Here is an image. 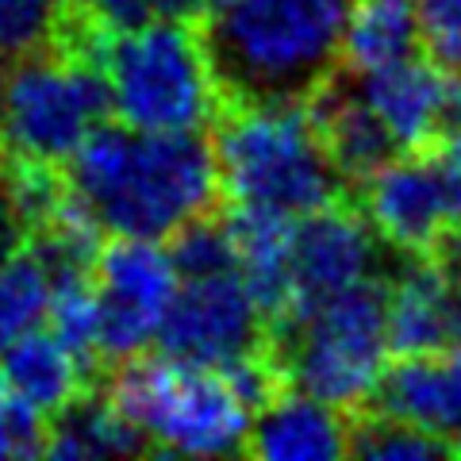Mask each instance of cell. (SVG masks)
<instances>
[{
  "label": "cell",
  "mask_w": 461,
  "mask_h": 461,
  "mask_svg": "<svg viewBox=\"0 0 461 461\" xmlns=\"http://www.w3.org/2000/svg\"><path fill=\"white\" fill-rule=\"evenodd\" d=\"M47 438V420L35 415L27 403H20L0 381V457H32L42 454Z\"/></svg>",
  "instance_id": "24"
},
{
  "label": "cell",
  "mask_w": 461,
  "mask_h": 461,
  "mask_svg": "<svg viewBox=\"0 0 461 461\" xmlns=\"http://www.w3.org/2000/svg\"><path fill=\"white\" fill-rule=\"evenodd\" d=\"M69 0H0V58L58 47L69 35Z\"/></svg>",
  "instance_id": "21"
},
{
  "label": "cell",
  "mask_w": 461,
  "mask_h": 461,
  "mask_svg": "<svg viewBox=\"0 0 461 461\" xmlns=\"http://www.w3.org/2000/svg\"><path fill=\"white\" fill-rule=\"evenodd\" d=\"M108 396L135 427L142 450L177 457H227L247 450L254 408L223 369L169 354H139L120 362Z\"/></svg>",
  "instance_id": "5"
},
{
  "label": "cell",
  "mask_w": 461,
  "mask_h": 461,
  "mask_svg": "<svg viewBox=\"0 0 461 461\" xmlns=\"http://www.w3.org/2000/svg\"><path fill=\"white\" fill-rule=\"evenodd\" d=\"M411 54H420L411 0H350L339 50V62H346L350 74H369Z\"/></svg>",
  "instance_id": "19"
},
{
  "label": "cell",
  "mask_w": 461,
  "mask_h": 461,
  "mask_svg": "<svg viewBox=\"0 0 461 461\" xmlns=\"http://www.w3.org/2000/svg\"><path fill=\"white\" fill-rule=\"evenodd\" d=\"M377 273H381V239L373 235V227L366 223L362 212H350L330 200V204L300 215L288 227L293 304H288L285 315H293L296 308L312 304V300L335 296L342 288L377 281Z\"/></svg>",
  "instance_id": "11"
},
{
  "label": "cell",
  "mask_w": 461,
  "mask_h": 461,
  "mask_svg": "<svg viewBox=\"0 0 461 461\" xmlns=\"http://www.w3.org/2000/svg\"><path fill=\"white\" fill-rule=\"evenodd\" d=\"M373 408L461 454V342L388 362Z\"/></svg>",
  "instance_id": "14"
},
{
  "label": "cell",
  "mask_w": 461,
  "mask_h": 461,
  "mask_svg": "<svg viewBox=\"0 0 461 461\" xmlns=\"http://www.w3.org/2000/svg\"><path fill=\"white\" fill-rule=\"evenodd\" d=\"M396 150H423L461 123V74L411 54L369 74H346Z\"/></svg>",
  "instance_id": "12"
},
{
  "label": "cell",
  "mask_w": 461,
  "mask_h": 461,
  "mask_svg": "<svg viewBox=\"0 0 461 461\" xmlns=\"http://www.w3.org/2000/svg\"><path fill=\"white\" fill-rule=\"evenodd\" d=\"M0 381L20 403L50 420L54 411H62L69 400L85 393L89 362L47 327H39L0 350Z\"/></svg>",
  "instance_id": "17"
},
{
  "label": "cell",
  "mask_w": 461,
  "mask_h": 461,
  "mask_svg": "<svg viewBox=\"0 0 461 461\" xmlns=\"http://www.w3.org/2000/svg\"><path fill=\"white\" fill-rule=\"evenodd\" d=\"M350 0H212L208 50L230 96H308L339 66Z\"/></svg>",
  "instance_id": "4"
},
{
  "label": "cell",
  "mask_w": 461,
  "mask_h": 461,
  "mask_svg": "<svg viewBox=\"0 0 461 461\" xmlns=\"http://www.w3.org/2000/svg\"><path fill=\"white\" fill-rule=\"evenodd\" d=\"M269 320L239 269L185 273L158 330V350L208 369H230L266 354Z\"/></svg>",
  "instance_id": "8"
},
{
  "label": "cell",
  "mask_w": 461,
  "mask_h": 461,
  "mask_svg": "<svg viewBox=\"0 0 461 461\" xmlns=\"http://www.w3.org/2000/svg\"><path fill=\"white\" fill-rule=\"evenodd\" d=\"M54 273L39 247H20L0 262V350L32 330L47 327Z\"/></svg>",
  "instance_id": "20"
},
{
  "label": "cell",
  "mask_w": 461,
  "mask_h": 461,
  "mask_svg": "<svg viewBox=\"0 0 461 461\" xmlns=\"http://www.w3.org/2000/svg\"><path fill=\"white\" fill-rule=\"evenodd\" d=\"M435 158H438V166H442L446 181H450V189H454V196H457V208H461V123L450 127V131L438 139Z\"/></svg>",
  "instance_id": "26"
},
{
  "label": "cell",
  "mask_w": 461,
  "mask_h": 461,
  "mask_svg": "<svg viewBox=\"0 0 461 461\" xmlns=\"http://www.w3.org/2000/svg\"><path fill=\"white\" fill-rule=\"evenodd\" d=\"M177 262L162 239H112L96 250L93 285L100 304V357L131 362L158 342L177 293Z\"/></svg>",
  "instance_id": "9"
},
{
  "label": "cell",
  "mask_w": 461,
  "mask_h": 461,
  "mask_svg": "<svg viewBox=\"0 0 461 461\" xmlns=\"http://www.w3.org/2000/svg\"><path fill=\"white\" fill-rule=\"evenodd\" d=\"M100 123H108L104 81L74 42L62 39L0 69V131L16 162L62 169Z\"/></svg>",
  "instance_id": "7"
},
{
  "label": "cell",
  "mask_w": 461,
  "mask_h": 461,
  "mask_svg": "<svg viewBox=\"0 0 461 461\" xmlns=\"http://www.w3.org/2000/svg\"><path fill=\"white\" fill-rule=\"evenodd\" d=\"M100 69L108 93V120L142 131H193L204 135L223 104L204 32L193 20L147 16L139 23L96 32L77 20V35H66Z\"/></svg>",
  "instance_id": "2"
},
{
  "label": "cell",
  "mask_w": 461,
  "mask_h": 461,
  "mask_svg": "<svg viewBox=\"0 0 461 461\" xmlns=\"http://www.w3.org/2000/svg\"><path fill=\"white\" fill-rule=\"evenodd\" d=\"M247 450L269 461H335L350 454V420L312 393L273 388L250 415Z\"/></svg>",
  "instance_id": "15"
},
{
  "label": "cell",
  "mask_w": 461,
  "mask_h": 461,
  "mask_svg": "<svg viewBox=\"0 0 461 461\" xmlns=\"http://www.w3.org/2000/svg\"><path fill=\"white\" fill-rule=\"evenodd\" d=\"M23 223H20V215H16V208H12V196H8V189H5V181H0V262L12 254L23 242Z\"/></svg>",
  "instance_id": "27"
},
{
  "label": "cell",
  "mask_w": 461,
  "mask_h": 461,
  "mask_svg": "<svg viewBox=\"0 0 461 461\" xmlns=\"http://www.w3.org/2000/svg\"><path fill=\"white\" fill-rule=\"evenodd\" d=\"M66 189L100 235L166 242L212 212L220 181L204 135L100 123L66 162Z\"/></svg>",
  "instance_id": "1"
},
{
  "label": "cell",
  "mask_w": 461,
  "mask_h": 461,
  "mask_svg": "<svg viewBox=\"0 0 461 461\" xmlns=\"http://www.w3.org/2000/svg\"><path fill=\"white\" fill-rule=\"evenodd\" d=\"M384 330L393 354H423L461 342V269L408 254L381 281Z\"/></svg>",
  "instance_id": "13"
},
{
  "label": "cell",
  "mask_w": 461,
  "mask_h": 461,
  "mask_svg": "<svg viewBox=\"0 0 461 461\" xmlns=\"http://www.w3.org/2000/svg\"><path fill=\"white\" fill-rule=\"evenodd\" d=\"M308 96H312L308 112L315 120V131H320L330 166L339 169L342 181H362L377 166H384L393 154H400L396 142L388 139V131L381 127V120L369 112L366 100L357 96L350 77L330 74L323 85H315Z\"/></svg>",
  "instance_id": "16"
},
{
  "label": "cell",
  "mask_w": 461,
  "mask_h": 461,
  "mask_svg": "<svg viewBox=\"0 0 461 461\" xmlns=\"http://www.w3.org/2000/svg\"><path fill=\"white\" fill-rule=\"evenodd\" d=\"M0 69H5V58H0Z\"/></svg>",
  "instance_id": "31"
},
{
  "label": "cell",
  "mask_w": 461,
  "mask_h": 461,
  "mask_svg": "<svg viewBox=\"0 0 461 461\" xmlns=\"http://www.w3.org/2000/svg\"><path fill=\"white\" fill-rule=\"evenodd\" d=\"M442 247H446V262H450L454 269H461V215L450 223V230L442 235Z\"/></svg>",
  "instance_id": "29"
},
{
  "label": "cell",
  "mask_w": 461,
  "mask_h": 461,
  "mask_svg": "<svg viewBox=\"0 0 461 461\" xmlns=\"http://www.w3.org/2000/svg\"><path fill=\"white\" fill-rule=\"evenodd\" d=\"M142 442L127 415L115 408L112 396L81 393L47 420V438L42 454L62 461H100V457H123L139 454Z\"/></svg>",
  "instance_id": "18"
},
{
  "label": "cell",
  "mask_w": 461,
  "mask_h": 461,
  "mask_svg": "<svg viewBox=\"0 0 461 461\" xmlns=\"http://www.w3.org/2000/svg\"><path fill=\"white\" fill-rule=\"evenodd\" d=\"M150 16H177V20H193L204 12L208 0H147Z\"/></svg>",
  "instance_id": "28"
},
{
  "label": "cell",
  "mask_w": 461,
  "mask_h": 461,
  "mask_svg": "<svg viewBox=\"0 0 461 461\" xmlns=\"http://www.w3.org/2000/svg\"><path fill=\"white\" fill-rule=\"evenodd\" d=\"M273 335H277V373H285L300 393L320 396L342 411L373 400L393 357L381 281L312 300L285 315Z\"/></svg>",
  "instance_id": "6"
},
{
  "label": "cell",
  "mask_w": 461,
  "mask_h": 461,
  "mask_svg": "<svg viewBox=\"0 0 461 461\" xmlns=\"http://www.w3.org/2000/svg\"><path fill=\"white\" fill-rule=\"evenodd\" d=\"M362 185V215L381 247L408 254L435 250L461 215L457 196L435 154L403 150L377 166Z\"/></svg>",
  "instance_id": "10"
},
{
  "label": "cell",
  "mask_w": 461,
  "mask_h": 461,
  "mask_svg": "<svg viewBox=\"0 0 461 461\" xmlns=\"http://www.w3.org/2000/svg\"><path fill=\"white\" fill-rule=\"evenodd\" d=\"M5 154H8V150H5V131H0V162H5Z\"/></svg>",
  "instance_id": "30"
},
{
  "label": "cell",
  "mask_w": 461,
  "mask_h": 461,
  "mask_svg": "<svg viewBox=\"0 0 461 461\" xmlns=\"http://www.w3.org/2000/svg\"><path fill=\"white\" fill-rule=\"evenodd\" d=\"M350 454L366 461H430V457H450L454 450L442 446L438 438L423 435V430L377 411V420L350 427Z\"/></svg>",
  "instance_id": "22"
},
{
  "label": "cell",
  "mask_w": 461,
  "mask_h": 461,
  "mask_svg": "<svg viewBox=\"0 0 461 461\" xmlns=\"http://www.w3.org/2000/svg\"><path fill=\"white\" fill-rule=\"evenodd\" d=\"M411 8L427 58L461 74V0H411Z\"/></svg>",
  "instance_id": "23"
},
{
  "label": "cell",
  "mask_w": 461,
  "mask_h": 461,
  "mask_svg": "<svg viewBox=\"0 0 461 461\" xmlns=\"http://www.w3.org/2000/svg\"><path fill=\"white\" fill-rule=\"evenodd\" d=\"M208 5H212V0H208Z\"/></svg>",
  "instance_id": "32"
},
{
  "label": "cell",
  "mask_w": 461,
  "mask_h": 461,
  "mask_svg": "<svg viewBox=\"0 0 461 461\" xmlns=\"http://www.w3.org/2000/svg\"><path fill=\"white\" fill-rule=\"evenodd\" d=\"M69 12L96 32H115V27L147 20L150 5L147 0H69Z\"/></svg>",
  "instance_id": "25"
},
{
  "label": "cell",
  "mask_w": 461,
  "mask_h": 461,
  "mask_svg": "<svg viewBox=\"0 0 461 461\" xmlns=\"http://www.w3.org/2000/svg\"><path fill=\"white\" fill-rule=\"evenodd\" d=\"M215 181L230 212L300 220L339 196V169L308 112V96H239L212 135Z\"/></svg>",
  "instance_id": "3"
}]
</instances>
